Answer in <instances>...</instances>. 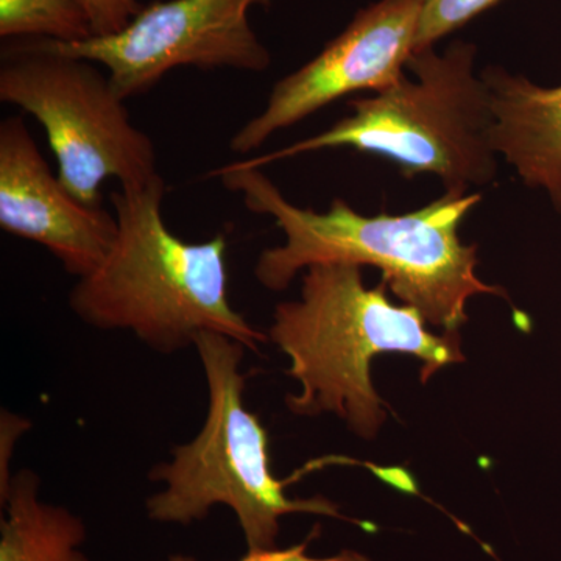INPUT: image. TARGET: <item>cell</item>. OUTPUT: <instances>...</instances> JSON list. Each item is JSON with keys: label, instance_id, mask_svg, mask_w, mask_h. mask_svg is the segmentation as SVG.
<instances>
[{"label": "cell", "instance_id": "6da1fadb", "mask_svg": "<svg viewBox=\"0 0 561 561\" xmlns=\"http://www.w3.org/2000/svg\"><path fill=\"white\" fill-rule=\"evenodd\" d=\"M242 195L247 209L271 216L286 242L262 251L254 278L264 289L283 291L312 265L346 262L373 265L405 306L430 327L459 332L476 295L505 291L479 278L478 249L461 242L465 217L481 202L479 192L445 194L438 201L391 216H364L342 198L319 213L289 202L262 169L227 164L210 173Z\"/></svg>", "mask_w": 561, "mask_h": 561}, {"label": "cell", "instance_id": "7a4b0ae2", "mask_svg": "<svg viewBox=\"0 0 561 561\" xmlns=\"http://www.w3.org/2000/svg\"><path fill=\"white\" fill-rule=\"evenodd\" d=\"M386 291L383 279L365 286L360 265L331 262L305 271L300 298L276 306L267 337L289 357L287 375L300 383V393L286 397L294 415L332 413L371 440L387 415L371 382L378 354H412L423 362V383L465 360L459 332L432 334L415 309L391 305Z\"/></svg>", "mask_w": 561, "mask_h": 561}, {"label": "cell", "instance_id": "3957f363", "mask_svg": "<svg viewBox=\"0 0 561 561\" xmlns=\"http://www.w3.org/2000/svg\"><path fill=\"white\" fill-rule=\"evenodd\" d=\"M162 176L111 192L117 238L101 267L77 280L70 311L99 331H128L164 356L219 332L251 353L268 342L228 297L227 238L184 242L162 219Z\"/></svg>", "mask_w": 561, "mask_h": 561}, {"label": "cell", "instance_id": "277c9868", "mask_svg": "<svg viewBox=\"0 0 561 561\" xmlns=\"http://www.w3.org/2000/svg\"><path fill=\"white\" fill-rule=\"evenodd\" d=\"M476 51L465 41L443 54L434 47L413 51L408 61L413 79L405 72L386 90L354 99L353 113L320 135L232 164L262 169L298 154L350 147L387 158L405 175H435L448 194L489 186L500 157L493 147L490 92L476 72Z\"/></svg>", "mask_w": 561, "mask_h": 561}, {"label": "cell", "instance_id": "5b68a950", "mask_svg": "<svg viewBox=\"0 0 561 561\" xmlns=\"http://www.w3.org/2000/svg\"><path fill=\"white\" fill-rule=\"evenodd\" d=\"M194 348L208 411L201 432L149 471L151 482L164 485L146 501L151 522L190 526L225 505L238 516L247 548L268 549L275 548L279 519L290 513L345 519L327 497L290 500L286 482L273 474L267 431L247 408L245 346L219 332H202Z\"/></svg>", "mask_w": 561, "mask_h": 561}, {"label": "cell", "instance_id": "8992f818", "mask_svg": "<svg viewBox=\"0 0 561 561\" xmlns=\"http://www.w3.org/2000/svg\"><path fill=\"white\" fill-rule=\"evenodd\" d=\"M0 101L39 122L58 179L84 205L102 206L105 180L127 187L160 176L154 144L95 62L58 54L41 39L16 41L2 50Z\"/></svg>", "mask_w": 561, "mask_h": 561}, {"label": "cell", "instance_id": "52a82bcc", "mask_svg": "<svg viewBox=\"0 0 561 561\" xmlns=\"http://www.w3.org/2000/svg\"><path fill=\"white\" fill-rule=\"evenodd\" d=\"M272 0H168L142 7L124 31L79 43L41 39L49 49L106 69L124 101L153 90L183 66L264 72L271 50L251 28L253 7Z\"/></svg>", "mask_w": 561, "mask_h": 561}, {"label": "cell", "instance_id": "ba28073f", "mask_svg": "<svg viewBox=\"0 0 561 561\" xmlns=\"http://www.w3.org/2000/svg\"><path fill=\"white\" fill-rule=\"evenodd\" d=\"M423 5L424 0H378L357 11L316 58L276 81L261 113L232 136V153L261 149L276 133L354 92L397 83L415 51Z\"/></svg>", "mask_w": 561, "mask_h": 561}, {"label": "cell", "instance_id": "9c48e42d", "mask_svg": "<svg viewBox=\"0 0 561 561\" xmlns=\"http://www.w3.org/2000/svg\"><path fill=\"white\" fill-rule=\"evenodd\" d=\"M0 228L49 250L77 279L101 267L117 238L114 213L62 186L21 116L0 122Z\"/></svg>", "mask_w": 561, "mask_h": 561}, {"label": "cell", "instance_id": "30bf717a", "mask_svg": "<svg viewBox=\"0 0 561 561\" xmlns=\"http://www.w3.org/2000/svg\"><path fill=\"white\" fill-rule=\"evenodd\" d=\"M493 111V147L527 187L561 213V84L541 87L511 70L482 72Z\"/></svg>", "mask_w": 561, "mask_h": 561}, {"label": "cell", "instance_id": "8fae6325", "mask_svg": "<svg viewBox=\"0 0 561 561\" xmlns=\"http://www.w3.org/2000/svg\"><path fill=\"white\" fill-rule=\"evenodd\" d=\"M39 476L32 470L13 474L2 497L0 561H90L80 546L87 527L61 505L39 500Z\"/></svg>", "mask_w": 561, "mask_h": 561}, {"label": "cell", "instance_id": "7c38bea8", "mask_svg": "<svg viewBox=\"0 0 561 561\" xmlns=\"http://www.w3.org/2000/svg\"><path fill=\"white\" fill-rule=\"evenodd\" d=\"M0 36L79 43L94 33L81 0H0Z\"/></svg>", "mask_w": 561, "mask_h": 561}, {"label": "cell", "instance_id": "4fadbf2b", "mask_svg": "<svg viewBox=\"0 0 561 561\" xmlns=\"http://www.w3.org/2000/svg\"><path fill=\"white\" fill-rule=\"evenodd\" d=\"M500 0H424L415 51L434 47L437 41L463 27Z\"/></svg>", "mask_w": 561, "mask_h": 561}, {"label": "cell", "instance_id": "5bb4252c", "mask_svg": "<svg viewBox=\"0 0 561 561\" xmlns=\"http://www.w3.org/2000/svg\"><path fill=\"white\" fill-rule=\"evenodd\" d=\"M90 14L94 36L116 35L142 10L138 0H81Z\"/></svg>", "mask_w": 561, "mask_h": 561}, {"label": "cell", "instance_id": "9a60e30c", "mask_svg": "<svg viewBox=\"0 0 561 561\" xmlns=\"http://www.w3.org/2000/svg\"><path fill=\"white\" fill-rule=\"evenodd\" d=\"M313 534L309 535L308 540L301 545L291 546L287 549H249L245 557L238 561H371L364 553L356 551H342L337 556L327 557V559H316L308 556V546L311 542ZM165 561H198L190 556H171Z\"/></svg>", "mask_w": 561, "mask_h": 561}, {"label": "cell", "instance_id": "2e32d148", "mask_svg": "<svg viewBox=\"0 0 561 561\" xmlns=\"http://www.w3.org/2000/svg\"><path fill=\"white\" fill-rule=\"evenodd\" d=\"M32 423L24 416L5 411L0 413V500L5 497L10 489L13 474L10 471L11 454L14 451V445L20 440L25 431L31 430Z\"/></svg>", "mask_w": 561, "mask_h": 561}]
</instances>
